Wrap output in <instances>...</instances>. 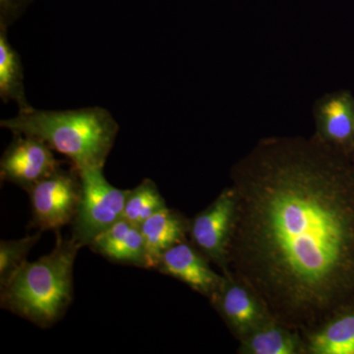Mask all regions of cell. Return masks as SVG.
<instances>
[{
  "label": "cell",
  "mask_w": 354,
  "mask_h": 354,
  "mask_svg": "<svg viewBox=\"0 0 354 354\" xmlns=\"http://www.w3.org/2000/svg\"><path fill=\"white\" fill-rule=\"evenodd\" d=\"M41 232L15 241L0 242V288L6 285L27 262L28 254L41 239Z\"/></svg>",
  "instance_id": "cell-17"
},
{
  "label": "cell",
  "mask_w": 354,
  "mask_h": 354,
  "mask_svg": "<svg viewBox=\"0 0 354 354\" xmlns=\"http://www.w3.org/2000/svg\"><path fill=\"white\" fill-rule=\"evenodd\" d=\"M315 135L328 145L354 157V97L341 90L324 95L314 106Z\"/></svg>",
  "instance_id": "cell-10"
},
{
  "label": "cell",
  "mask_w": 354,
  "mask_h": 354,
  "mask_svg": "<svg viewBox=\"0 0 354 354\" xmlns=\"http://www.w3.org/2000/svg\"><path fill=\"white\" fill-rule=\"evenodd\" d=\"M236 216V193L225 188L206 209L190 220L188 239L211 263L223 271Z\"/></svg>",
  "instance_id": "cell-6"
},
{
  "label": "cell",
  "mask_w": 354,
  "mask_h": 354,
  "mask_svg": "<svg viewBox=\"0 0 354 354\" xmlns=\"http://www.w3.org/2000/svg\"><path fill=\"white\" fill-rule=\"evenodd\" d=\"M209 263L211 261L187 239L165 251L156 270L183 281L209 299L220 288L223 278V272L214 271Z\"/></svg>",
  "instance_id": "cell-9"
},
{
  "label": "cell",
  "mask_w": 354,
  "mask_h": 354,
  "mask_svg": "<svg viewBox=\"0 0 354 354\" xmlns=\"http://www.w3.org/2000/svg\"><path fill=\"white\" fill-rule=\"evenodd\" d=\"M51 252L26 262L6 286L0 288V306L39 328L62 320L73 300V270L83 248L60 232Z\"/></svg>",
  "instance_id": "cell-3"
},
{
  "label": "cell",
  "mask_w": 354,
  "mask_h": 354,
  "mask_svg": "<svg viewBox=\"0 0 354 354\" xmlns=\"http://www.w3.org/2000/svg\"><path fill=\"white\" fill-rule=\"evenodd\" d=\"M167 207L157 184L152 179L145 178L128 192L122 218L140 227L150 216Z\"/></svg>",
  "instance_id": "cell-16"
},
{
  "label": "cell",
  "mask_w": 354,
  "mask_h": 354,
  "mask_svg": "<svg viewBox=\"0 0 354 354\" xmlns=\"http://www.w3.org/2000/svg\"><path fill=\"white\" fill-rule=\"evenodd\" d=\"M302 335L307 354H354V305Z\"/></svg>",
  "instance_id": "cell-13"
},
{
  "label": "cell",
  "mask_w": 354,
  "mask_h": 354,
  "mask_svg": "<svg viewBox=\"0 0 354 354\" xmlns=\"http://www.w3.org/2000/svg\"><path fill=\"white\" fill-rule=\"evenodd\" d=\"M81 177L73 167H60L28 191L32 209V227L38 232H60L72 225L80 203Z\"/></svg>",
  "instance_id": "cell-5"
},
{
  "label": "cell",
  "mask_w": 354,
  "mask_h": 354,
  "mask_svg": "<svg viewBox=\"0 0 354 354\" xmlns=\"http://www.w3.org/2000/svg\"><path fill=\"white\" fill-rule=\"evenodd\" d=\"M223 281L209 302L239 341L272 318L261 298L232 272L223 271Z\"/></svg>",
  "instance_id": "cell-8"
},
{
  "label": "cell",
  "mask_w": 354,
  "mask_h": 354,
  "mask_svg": "<svg viewBox=\"0 0 354 354\" xmlns=\"http://www.w3.org/2000/svg\"><path fill=\"white\" fill-rule=\"evenodd\" d=\"M190 220L176 209H160L142 223L140 230L150 260L151 267L156 269L158 260L165 251L184 241L189 235Z\"/></svg>",
  "instance_id": "cell-12"
},
{
  "label": "cell",
  "mask_w": 354,
  "mask_h": 354,
  "mask_svg": "<svg viewBox=\"0 0 354 354\" xmlns=\"http://www.w3.org/2000/svg\"><path fill=\"white\" fill-rule=\"evenodd\" d=\"M0 97L6 104L16 102L19 109L31 106L26 97L22 60L4 28H0Z\"/></svg>",
  "instance_id": "cell-15"
},
{
  "label": "cell",
  "mask_w": 354,
  "mask_h": 354,
  "mask_svg": "<svg viewBox=\"0 0 354 354\" xmlns=\"http://www.w3.org/2000/svg\"><path fill=\"white\" fill-rule=\"evenodd\" d=\"M79 174L82 190L71 237L88 247L97 235L122 220L129 190L111 185L104 176V167H91Z\"/></svg>",
  "instance_id": "cell-4"
},
{
  "label": "cell",
  "mask_w": 354,
  "mask_h": 354,
  "mask_svg": "<svg viewBox=\"0 0 354 354\" xmlns=\"http://www.w3.org/2000/svg\"><path fill=\"white\" fill-rule=\"evenodd\" d=\"M0 160V178L29 191L62 167L53 151L36 137L13 134Z\"/></svg>",
  "instance_id": "cell-7"
},
{
  "label": "cell",
  "mask_w": 354,
  "mask_h": 354,
  "mask_svg": "<svg viewBox=\"0 0 354 354\" xmlns=\"http://www.w3.org/2000/svg\"><path fill=\"white\" fill-rule=\"evenodd\" d=\"M88 247L116 264L152 269L141 230L123 218L97 235Z\"/></svg>",
  "instance_id": "cell-11"
},
{
  "label": "cell",
  "mask_w": 354,
  "mask_h": 354,
  "mask_svg": "<svg viewBox=\"0 0 354 354\" xmlns=\"http://www.w3.org/2000/svg\"><path fill=\"white\" fill-rule=\"evenodd\" d=\"M241 354H307L304 335L274 318L261 324L239 341Z\"/></svg>",
  "instance_id": "cell-14"
},
{
  "label": "cell",
  "mask_w": 354,
  "mask_h": 354,
  "mask_svg": "<svg viewBox=\"0 0 354 354\" xmlns=\"http://www.w3.org/2000/svg\"><path fill=\"white\" fill-rule=\"evenodd\" d=\"M230 179L236 216L223 271L302 334L353 306L354 157L315 134L269 137Z\"/></svg>",
  "instance_id": "cell-1"
},
{
  "label": "cell",
  "mask_w": 354,
  "mask_h": 354,
  "mask_svg": "<svg viewBox=\"0 0 354 354\" xmlns=\"http://www.w3.org/2000/svg\"><path fill=\"white\" fill-rule=\"evenodd\" d=\"M34 0H0V28L8 30L22 17Z\"/></svg>",
  "instance_id": "cell-18"
},
{
  "label": "cell",
  "mask_w": 354,
  "mask_h": 354,
  "mask_svg": "<svg viewBox=\"0 0 354 354\" xmlns=\"http://www.w3.org/2000/svg\"><path fill=\"white\" fill-rule=\"evenodd\" d=\"M0 127L41 140L78 171L104 167L120 131L118 121L101 106L46 111L29 106L0 121Z\"/></svg>",
  "instance_id": "cell-2"
}]
</instances>
